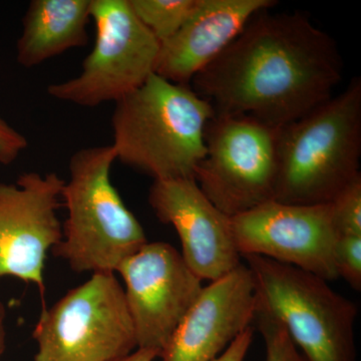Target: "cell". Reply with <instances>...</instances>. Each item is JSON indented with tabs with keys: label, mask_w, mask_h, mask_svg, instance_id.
I'll return each instance as SVG.
<instances>
[{
	"label": "cell",
	"mask_w": 361,
	"mask_h": 361,
	"mask_svg": "<svg viewBox=\"0 0 361 361\" xmlns=\"http://www.w3.org/2000/svg\"><path fill=\"white\" fill-rule=\"evenodd\" d=\"M270 9L256 13L192 80L215 115L281 128L334 97L343 71L336 42L303 14Z\"/></svg>",
	"instance_id": "1"
},
{
	"label": "cell",
	"mask_w": 361,
	"mask_h": 361,
	"mask_svg": "<svg viewBox=\"0 0 361 361\" xmlns=\"http://www.w3.org/2000/svg\"><path fill=\"white\" fill-rule=\"evenodd\" d=\"M214 116L212 106L189 85L153 73L116 103L111 146L116 160L155 180L195 179Z\"/></svg>",
	"instance_id": "2"
},
{
	"label": "cell",
	"mask_w": 361,
	"mask_h": 361,
	"mask_svg": "<svg viewBox=\"0 0 361 361\" xmlns=\"http://www.w3.org/2000/svg\"><path fill=\"white\" fill-rule=\"evenodd\" d=\"M361 80L279 128L274 201L331 203L361 176Z\"/></svg>",
	"instance_id": "3"
},
{
	"label": "cell",
	"mask_w": 361,
	"mask_h": 361,
	"mask_svg": "<svg viewBox=\"0 0 361 361\" xmlns=\"http://www.w3.org/2000/svg\"><path fill=\"white\" fill-rule=\"evenodd\" d=\"M116 160L109 146L78 149L70 160V180L61 192L68 218L63 239L51 249L77 273L113 272L148 243L141 223L111 184Z\"/></svg>",
	"instance_id": "4"
},
{
	"label": "cell",
	"mask_w": 361,
	"mask_h": 361,
	"mask_svg": "<svg viewBox=\"0 0 361 361\" xmlns=\"http://www.w3.org/2000/svg\"><path fill=\"white\" fill-rule=\"evenodd\" d=\"M257 308L277 320L307 361H357V307L307 271L258 255L242 256Z\"/></svg>",
	"instance_id": "5"
},
{
	"label": "cell",
	"mask_w": 361,
	"mask_h": 361,
	"mask_svg": "<svg viewBox=\"0 0 361 361\" xmlns=\"http://www.w3.org/2000/svg\"><path fill=\"white\" fill-rule=\"evenodd\" d=\"M32 336L35 361H116L137 348L125 291L113 272L92 273L44 307Z\"/></svg>",
	"instance_id": "6"
},
{
	"label": "cell",
	"mask_w": 361,
	"mask_h": 361,
	"mask_svg": "<svg viewBox=\"0 0 361 361\" xmlns=\"http://www.w3.org/2000/svg\"><path fill=\"white\" fill-rule=\"evenodd\" d=\"M94 49L78 77L49 85L59 101L94 108L139 89L155 73L161 42L135 16L129 0H92Z\"/></svg>",
	"instance_id": "7"
},
{
	"label": "cell",
	"mask_w": 361,
	"mask_h": 361,
	"mask_svg": "<svg viewBox=\"0 0 361 361\" xmlns=\"http://www.w3.org/2000/svg\"><path fill=\"white\" fill-rule=\"evenodd\" d=\"M278 130L247 116L209 121L195 180L221 212L232 218L274 200Z\"/></svg>",
	"instance_id": "8"
},
{
	"label": "cell",
	"mask_w": 361,
	"mask_h": 361,
	"mask_svg": "<svg viewBox=\"0 0 361 361\" xmlns=\"http://www.w3.org/2000/svg\"><path fill=\"white\" fill-rule=\"evenodd\" d=\"M116 272L125 282L137 348L161 355L203 288L202 280L180 252L164 242L145 244L125 259Z\"/></svg>",
	"instance_id": "9"
},
{
	"label": "cell",
	"mask_w": 361,
	"mask_h": 361,
	"mask_svg": "<svg viewBox=\"0 0 361 361\" xmlns=\"http://www.w3.org/2000/svg\"><path fill=\"white\" fill-rule=\"evenodd\" d=\"M240 255H258L334 281L338 233L331 203L295 205L269 201L231 218Z\"/></svg>",
	"instance_id": "10"
},
{
	"label": "cell",
	"mask_w": 361,
	"mask_h": 361,
	"mask_svg": "<svg viewBox=\"0 0 361 361\" xmlns=\"http://www.w3.org/2000/svg\"><path fill=\"white\" fill-rule=\"evenodd\" d=\"M65 183L56 173L37 172L0 183V278L37 284L42 296L47 251L63 239L56 211Z\"/></svg>",
	"instance_id": "11"
},
{
	"label": "cell",
	"mask_w": 361,
	"mask_h": 361,
	"mask_svg": "<svg viewBox=\"0 0 361 361\" xmlns=\"http://www.w3.org/2000/svg\"><path fill=\"white\" fill-rule=\"evenodd\" d=\"M149 203L161 222L175 228L180 255L201 280L219 279L241 264L231 217L213 205L195 179L154 180Z\"/></svg>",
	"instance_id": "12"
},
{
	"label": "cell",
	"mask_w": 361,
	"mask_h": 361,
	"mask_svg": "<svg viewBox=\"0 0 361 361\" xmlns=\"http://www.w3.org/2000/svg\"><path fill=\"white\" fill-rule=\"evenodd\" d=\"M257 296L247 265L203 287L166 348L161 361H213L255 320Z\"/></svg>",
	"instance_id": "13"
},
{
	"label": "cell",
	"mask_w": 361,
	"mask_h": 361,
	"mask_svg": "<svg viewBox=\"0 0 361 361\" xmlns=\"http://www.w3.org/2000/svg\"><path fill=\"white\" fill-rule=\"evenodd\" d=\"M275 6L273 0H197L186 23L161 42L155 73L174 84L189 85L256 13Z\"/></svg>",
	"instance_id": "14"
},
{
	"label": "cell",
	"mask_w": 361,
	"mask_h": 361,
	"mask_svg": "<svg viewBox=\"0 0 361 361\" xmlns=\"http://www.w3.org/2000/svg\"><path fill=\"white\" fill-rule=\"evenodd\" d=\"M92 0H32L23 18L16 61L26 68L85 47Z\"/></svg>",
	"instance_id": "15"
},
{
	"label": "cell",
	"mask_w": 361,
	"mask_h": 361,
	"mask_svg": "<svg viewBox=\"0 0 361 361\" xmlns=\"http://www.w3.org/2000/svg\"><path fill=\"white\" fill-rule=\"evenodd\" d=\"M140 21L160 42L175 35L193 13L197 0H129Z\"/></svg>",
	"instance_id": "16"
},
{
	"label": "cell",
	"mask_w": 361,
	"mask_h": 361,
	"mask_svg": "<svg viewBox=\"0 0 361 361\" xmlns=\"http://www.w3.org/2000/svg\"><path fill=\"white\" fill-rule=\"evenodd\" d=\"M254 322L264 338L266 361H307L284 327L272 316L257 308Z\"/></svg>",
	"instance_id": "17"
},
{
	"label": "cell",
	"mask_w": 361,
	"mask_h": 361,
	"mask_svg": "<svg viewBox=\"0 0 361 361\" xmlns=\"http://www.w3.org/2000/svg\"><path fill=\"white\" fill-rule=\"evenodd\" d=\"M331 206L338 236H361V176L331 202Z\"/></svg>",
	"instance_id": "18"
},
{
	"label": "cell",
	"mask_w": 361,
	"mask_h": 361,
	"mask_svg": "<svg viewBox=\"0 0 361 361\" xmlns=\"http://www.w3.org/2000/svg\"><path fill=\"white\" fill-rule=\"evenodd\" d=\"M334 265L341 277L356 291L361 289V236L339 235L334 251Z\"/></svg>",
	"instance_id": "19"
},
{
	"label": "cell",
	"mask_w": 361,
	"mask_h": 361,
	"mask_svg": "<svg viewBox=\"0 0 361 361\" xmlns=\"http://www.w3.org/2000/svg\"><path fill=\"white\" fill-rule=\"evenodd\" d=\"M27 147L28 142L25 135L0 116V164L11 165Z\"/></svg>",
	"instance_id": "20"
},
{
	"label": "cell",
	"mask_w": 361,
	"mask_h": 361,
	"mask_svg": "<svg viewBox=\"0 0 361 361\" xmlns=\"http://www.w3.org/2000/svg\"><path fill=\"white\" fill-rule=\"evenodd\" d=\"M254 330L251 327L246 329L241 336L237 337L227 348L213 361H244L252 341H253Z\"/></svg>",
	"instance_id": "21"
},
{
	"label": "cell",
	"mask_w": 361,
	"mask_h": 361,
	"mask_svg": "<svg viewBox=\"0 0 361 361\" xmlns=\"http://www.w3.org/2000/svg\"><path fill=\"white\" fill-rule=\"evenodd\" d=\"M160 357L157 351L149 350V349L137 348L130 355L126 356L122 360L116 361H154L156 358Z\"/></svg>",
	"instance_id": "22"
},
{
	"label": "cell",
	"mask_w": 361,
	"mask_h": 361,
	"mask_svg": "<svg viewBox=\"0 0 361 361\" xmlns=\"http://www.w3.org/2000/svg\"><path fill=\"white\" fill-rule=\"evenodd\" d=\"M6 310L4 304L0 301V356L4 355L6 345Z\"/></svg>",
	"instance_id": "23"
}]
</instances>
